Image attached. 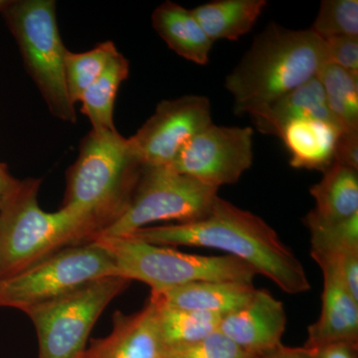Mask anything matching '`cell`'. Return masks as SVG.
<instances>
[{"mask_svg":"<svg viewBox=\"0 0 358 358\" xmlns=\"http://www.w3.org/2000/svg\"><path fill=\"white\" fill-rule=\"evenodd\" d=\"M129 236L159 246H188L226 252L249 264L285 293L310 289L303 264L277 232L252 212L218 197L206 216L189 223L145 227Z\"/></svg>","mask_w":358,"mask_h":358,"instance_id":"cell-1","label":"cell"},{"mask_svg":"<svg viewBox=\"0 0 358 358\" xmlns=\"http://www.w3.org/2000/svg\"><path fill=\"white\" fill-rule=\"evenodd\" d=\"M327 64L324 40L310 29L270 23L226 77L236 114L251 115L317 77Z\"/></svg>","mask_w":358,"mask_h":358,"instance_id":"cell-2","label":"cell"},{"mask_svg":"<svg viewBox=\"0 0 358 358\" xmlns=\"http://www.w3.org/2000/svg\"><path fill=\"white\" fill-rule=\"evenodd\" d=\"M143 167L129 138L117 129H91L68 169L61 208L81 219L94 240L126 211Z\"/></svg>","mask_w":358,"mask_h":358,"instance_id":"cell-3","label":"cell"},{"mask_svg":"<svg viewBox=\"0 0 358 358\" xmlns=\"http://www.w3.org/2000/svg\"><path fill=\"white\" fill-rule=\"evenodd\" d=\"M41 179L16 181L0 205V282L68 247L90 243L93 233L64 208L44 211L38 203Z\"/></svg>","mask_w":358,"mask_h":358,"instance_id":"cell-4","label":"cell"},{"mask_svg":"<svg viewBox=\"0 0 358 358\" xmlns=\"http://www.w3.org/2000/svg\"><path fill=\"white\" fill-rule=\"evenodd\" d=\"M115 264L120 275L148 285L152 291L176 288L197 282L253 284L257 272L249 264L230 255L183 253L147 243L131 236L96 237Z\"/></svg>","mask_w":358,"mask_h":358,"instance_id":"cell-5","label":"cell"},{"mask_svg":"<svg viewBox=\"0 0 358 358\" xmlns=\"http://www.w3.org/2000/svg\"><path fill=\"white\" fill-rule=\"evenodd\" d=\"M17 42L25 69L51 114L61 121H77L65 79L67 48L59 33L53 0H11L2 13Z\"/></svg>","mask_w":358,"mask_h":358,"instance_id":"cell-6","label":"cell"},{"mask_svg":"<svg viewBox=\"0 0 358 358\" xmlns=\"http://www.w3.org/2000/svg\"><path fill=\"white\" fill-rule=\"evenodd\" d=\"M218 192L171 166H145L126 211L96 238L129 236L162 221L199 220L210 211Z\"/></svg>","mask_w":358,"mask_h":358,"instance_id":"cell-7","label":"cell"},{"mask_svg":"<svg viewBox=\"0 0 358 358\" xmlns=\"http://www.w3.org/2000/svg\"><path fill=\"white\" fill-rule=\"evenodd\" d=\"M131 282L122 275L103 278L26 310L38 336V358H83L96 320Z\"/></svg>","mask_w":358,"mask_h":358,"instance_id":"cell-8","label":"cell"},{"mask_svg":"<svg viewBox=\"0 0 358 358\" xmlns=\"http://www.w3.org/2000/svg\"><path fill=\"white\" fill-rule=\"evenodd\" d=\"M112 275H120L114 260L96 242L68 247L0 282V307L24 313Z\"/></svg>","mask_w":358,"mask_h":358,"instance_id":"cell-9","label":"cell"},{"mask_svg":"<svg viewBox=\"0 0 358 358\" xmlns=\"http://www.w3.org/2000/svg\"><path fill=\"white\" fill-rule=\"evenodd\" d=\"M253 129L212 124L179 152L171 167L219 189L238 182L253 164Z\"/></svg>","mask_w":358,"mask_h":358,"instance_id":"cell-10","label":"cell"},{"mask_svg":"<svg viewBox=\"0 0 358 358\" xmlns=\"http://www.w3.org/2000/svg\"><path fill=\"white\" fill-rule=\"evenodd\" d=\"M212 124L208 98L183 96L162 101L129 140L143 166H171L181 150Z\"/></svg>","mask_w":358,"mask_h":358,"instance_id":"cell-11","label":"cell"},{"mask_svg":"<svg viewBox=\"0 0 358 358\" xmlns=\"http://www.w3.org/2000/svg\"><path fill=\"white\" fill-rule=\"evenodd\" d=\"M286 324L284 303L267 289H256L244 307L223 317L218 331L257 357L282 345Z\"/></svg>","mask_w":358,"mask_h":358,"instance_id":"cell-12","label":"cell"},{"mask_svg":"<svg viewBox=\"0 0 358 358\" xmlns=\"http://www.w3.org/2000/svg\"><path fill=\"white\" fill-rule=\"evenodd\" d=\"M324 277L322 312L308 327L303 348L313 350L334 343L358 345V301L346 289L339 277L333 258L324 254L310 253Z\"/></svg>","mask_w":358,"mask_h":358,"instance_id":"cell-13","label":"cell"},{"mask_svg":"<svg viewBox=\"0 0 358 358\" xmlns=\"http://www.w3.org/2000/svg\"><path fill=\"white\" fill-rule=\"evenodd\" d=\"M83 358H166L152 299L138 312L115 313L112 331L92 341Z\"/></svg>","mask_w":358,"mask_h":358,"instance_id":"cell-14","label":"cell"},{"mask_svg":"<svg viewBox=\"0 0 358 358\" xmlns=\"http://www.w3.org/2000/svg\"><path fill=\"white\" fill-rule=\"evenodd\" d=\"M253 284L197 282L176 288L152 291L150 296L166 307L225 315L244 307L255 292Z\"/></svg>","mask_w":358,"mask_h":358,"instance_id":"cell-15","label":"cell"},{"mask_svg":"<svg viewBox=\"0 0 358 358\" xmlns=\"http://www.w3.org/2000/svg\"><path fill=\"white\" fill-rule=\"evenodd\" d=\"M341 131L334 122L301 119L287 124L279 138L291 155V166L326 173L334 164L336 141Z\"/></svg>","mask_w":358,"mask_h":358,"instance_id":"cell-16","label":"cell"},{"mask_svg":"<svg viewBox=\"0 0 358 358\" xmlns=\"http://www.w3.org/2000/svg\"><path fill=\"white\" fill-rule=\"evenodd\" d=\"M250 115L258 131L277 136L287 124L296 120H322L338 126L329 112L324 88L317 77Z\"/></svg>","mask_w":358,"mask_h":358,"instance_id":"cell-17","label":"cell"},{"mask_svg":"<svg viewBox=\"0 0 358 358\" xmlns=\"http://www.w3.org/2000/svg\"><path fill=\"white\" fill-rule=\"evenodd\" d=\"M154 29L171 50L185 60L206 65L214 42L207 36L192 10L171 1L155 9Z\"/></svg>","mask_w":358,"mask_h":358,"instance_id":"cell-18","label":"cell"},{"mask_svg":"<svg viewBox=\"0 0 358 358\" xmlns=\"http://www.w3.org/2000/svg\"><path fill=\"white\" fill-rule=\"evenodd\" d=\"M310 192L315 207L306 218L333 223L358 214V171L355 169L334 162Z\"/></svg>","mask_w":358,"mask_h":358,"instance_id":"cell-19","label":"cell"},{"mask_svg":"<svg viewBox=\"0 0 358 358\" xmlns=\"http://www.w3.org/2000/svg\"><path fill=\"white\" fill-rule=\"evenodd\" d=\"M267 4L266 0H216L192 11L212 42L235 41L251 31Z\"/></svg>","mask_w":358,"mask_h":358,"instance_id":"cell-20","label":"cell"},{"mask_svg":"<svg viewBox=\"0 0 358 358\" xmlns=\"http://www.w3.org/2000/svg\"><path fill=\"white\" fill-rule=\"evenodd\" d=\"M129 63L122 53L110 61L101 76L84 92L81 112L92 124V129L115 131L114 110L120 87L128 79Z\"/></svg>","mask_w":358,"mask_h":358,"instance_id":"cell-21","label":"cell"},{"mask_svg":"<svg viewBox=\"0 0 358 358\" xmlns=\"http://www.w3.org/2000/svg\"><path fill=\"white\" fill-rule=\"evenodd\" d=\"M155 306V319L164 348L201 341L218 331L222 315L166 307L150 296Z\"/></svg>","mask_w":358,"mask_h":358,"instance_id":"cell-22","label":"cell"},{"mask_svg":"<svg viewBox=\"0 0 358 358\" xmlns=\"http://www.w3.org/2000/svg\"><path fill=\"white\" fill-rule=\"evenodd\" d=\"M329 112L345 131H358V75L326 64L317 75Z\"/></svg>","mask_w":358,"mask_h":358,"instance_id":"cell-23","label":"cell"},{"mask_svg":"<svg viewBox=\"0 0 358 358\" xmlns=\"http://www.w3.org/2000/svg\"><path fill=\"white\" fill-rule=\"evenodd\" d=\"M110 41L99 43L93 49L82 53L69 50L65 54V79L71 102L76 105L84 92L101 76L110 61L117 53Z\"/></svg>","mask_w":358,"mask_h":358,"instance_id":"cell-24","label":"cell"},{"mask_svg":"<svg viewBox=\"0 0 358 358\" xmlns=\"http://www.w3.org/2000/svg\"><path fill=\"white\" fill-rule=\"evenodd\" d=\"M310 232L313 253L339 254L358 250V214L338 222L303 219Z\"/></svg>","mask_w":358,"mask_h":358,"instance_id":"cell-25","label":"cell"},{"mask_svg":"<svg viewBox=\"0 0 358 358\" xmlns=\"http://www.w3.org/2000/svg\"><path fill=\"white\" fill-rule=\"evenodd\" d=\"M310 29L322 40L358 36L357 0H324Z\"/></svg>","mask_w":358,"mask_h":358,"instance_id":"cell-26","label":"cell"},{"mask_svg":"<svg viewBox=\"0 0 358 358\" xmlns=\"http://www.w3.org/2000/svg\"><path fill=\"white\" fill-rule=\"evenodd\" d=\"M166 358H255L217 331L201 341L166 348Z\"/></svg>","mask_w":358,"mask_h":358,"instance_id":"cell-27","label":"cell"},{"mask_svg":"<svg viewBox=\"0 0 358 358\" xmlns=\"http://www.w3.org/2000/svg\"><path fill=\"white\" fill-rule=\"evenodd\" d=\"M327 64L358 75V36H338L324 40Z\"/></svg>","mask_w":358,"mask_h":358,"instance_id":"cell-28","label":"cell"},{"mask_svg":"<svg viewBox=\"0 0 358 358\" xmlns=\"http://www.w3.org/2000/svg\"><path fill=\"white\" fill-rule=\"evenodd\" d=\"M334 162L358 171V131H341L336 141Z\"/></svg>","mask_w":358,"mask_h":358,"instance_id":"cell-29","label":"cell"},{"mask_svg":"<svg viewBox=\"0 0 358 358\" xmlns=\"http://www.w3.org/2000/svg\"><path fill=\"white\" fill-rule=\"evenodd\" d=\"M310 350L315 358H358V345L352 343H329Z\"/></svg>","mask_w":358,"mask_h":358,"instance_id":"cell-30","label":"cell"},{"mask_svg":"<svg viewBox=\"0 0 358 358\" xmlns=\"http://www.w3.org/2000/svg\"><path fill=\"white\" fill-rule=\"evenodd\" d=\"M255 358H315L313 352L306 348H289L282 345L263 353V355H257Z\"/></svg>","mask_w":358,"mask_h":358,"instance_id":"cell-31","label":"cell"},{"mask_svg":"<svg viewBox=\"0 0 358 358\" xmlns=\"http://www.w3.org/2000/svg\"><path fill=\"white\" fill-rule=\"evenodd\" d=\"M17 179L13 178L4 164H0V205L15 185Z\"/></svg>","mask_w":358,"mask_h":358,"instance_id":"cell-32","label":"cell"},{"mask_svg":"<svg viewBox=\"0 0 358 358\" xmlns=\"http://www.w3.org/2000/svg\"><path fill=\"white\" fill-rule=\"evenodd\" d=\"M11 0H0V13H3L4 10L10 4Z\"/></svg>","mask_w":358,"mask_h":358,"instance_id":"cell-33","label":"cell"}]
</instances>
